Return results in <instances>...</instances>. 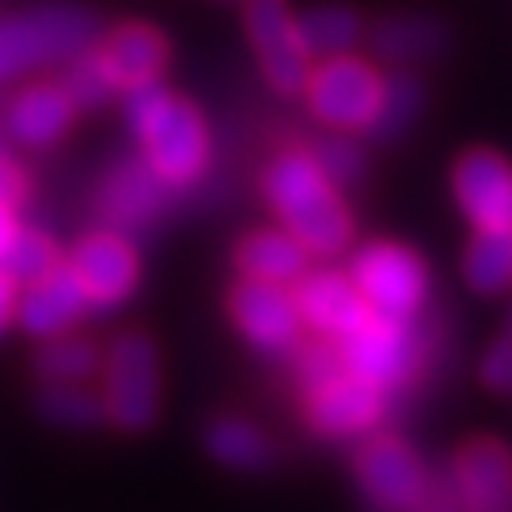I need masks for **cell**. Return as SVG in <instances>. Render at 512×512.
I'll list each match as a JSON object with an SVG mask.
<instances>
[{"instance_id":"cell-1","label":"cell","mask_w":512,"mask_h":512,"mask_svg":"<svg viewBox=\"0 0 512 512\" xmlns=\"http://www.w3.org/2000/svg\"><path fill=\"white\" fill-rule=\"evenodd\" d=\"M122 99H126V122L137 137L148 171L171 190L198 183L213 152L202 110L179 92L164 88V80L141 84Z\"/></svg>"},{"instance_id":"cell-2","label":"cell","mask_w":512,"mask_h":512,"mask_svg":"<svg viewBox=\"0 0 512 512\" xmlns=\"http://www.w3.org/2000/svg\"><path fill=\"white\" fill-rule=\"evenodd\" d=\"M262 198L281 220V228L300 239L308 255L330 258L349 247L353 217L338 186L319 171L308 148H293L270 160V167L262 171Z\"/></svg>"},{"instance_id":"cell-3","label":"cell","mask_w":512,"mask_h":512,"mask_svg":"<svg viewBox=\"0 0 512 512\" xmlns=\"http://www.w3.org/2000/svg\"><path fill=\"white\" fill-rule=\"evenodd\" d=\"M167 57L171 46L164 31H156L152 23H122L73 57L65 88L73 92L76 107H99L110 95H126L141 84L160 80Z\"/></svg>"},{"instance_id":"cell-4","label":"cell","mask_w":512,"mask_h":512,"mask_svg":"<svg viewBox=\"0 0 512 512\" xmlns=\"http://www.w3.org/2000/svg\"><path fill=\"white\" fill-rule=\"evenodd\" d=\"M99 38V23L88 8L46 4L0 16V84L42 65L73 61Z\"/></svg>"},{"instance_id":"cell-5","label":"cell","mask_w":512,"mask_h":512,"mask_svg":"<svg viewBox=\"0 0 512 512\" xmlns=\"http://www.w3.org/2000/svg\"><path fill=\"white\" fill-rule=\"evenodd\" d=\"M334 349L349 376L380 387L387 395L410 384L425 365V338L414 327V319H391L376 311H368L357 327L334 338Z\"/></svg>"},{"instance_id":"cell-6","label":"cell","mask_w":512,"mask_h":512,"mask_svg":"<svg viewBox=\"0 0 512 512\" xmlns=\"http://www.w3.org/2000/svg\"><path fill=\"white\" fill-rule=\"evenodd\" d=\"M103 410L122 433H145L160 414V353L141 330L118 334L103 353Z\"/></svg>"},{"instance_id":"cell-7","label":"cell","mask_w":512,"mask_h":512,"mask_svg":"<svg viewBox=\"0 0 512 512\" xmlns=\"http://www.w3.org/2000/svg\"><path fill=\"white\" fill-rule=\"evenodd\" d=\"M300 92L323 126L338 129V133H361L376 122L384 76L376 73V65H368L365 57L334 54L319 57V65H311Z\"/></svg>"},{"instance_id":"cell-8","label":"cell","mask_w":512,"mask_h":512,"mask_svg":"<svg viewBox=\"0 0 512 512\" xmlns=\"http://www.w3.org/2000/svg\"><path fill=\"white\" fill-rule=\"evenodd\" d=\"M349 281L368 311L391 319H414L429 300V270L403 243H365L349 262Z\"/></svg>"},{"instance_id":"cell-9","label":"cell","mask_w":512,"mask_h":512,"mask_svg":"<svg viewBox=\"0 0 512 512\" xmlns=\"http://www.w3.org/2000/svg\"><path fill=\"white\" fill-rule=\"evenodd\" d=\"M353 478L372 505L391 512L425 509L433 497V478L421 456L395 433H365L353 452Z\"/></svg>"},{"instance_id":"cell-10","label":"cell","mask_w":512,"mask_h":512,"mask_svg":"<svg viewBox=\"0 0 512 512\" xmlns=\"http://www.w3.org/2000/svg\"><path fill=\"white\" fill-rule=\"evenodd\" d=\"M243 27L251 38L266 84L281 95H296L308 80L315 57L308 54L289 0H247Z\"/></svg>"},{"instance_id":"cell-11","label":"cell","mask_w":512,"mask_h":512,"mask_svg":"<svg viewBox=\"0 0 512 512\" xmlns=\"http://www.w3.org/2000/svg\"><path fill=\"white\" fill-rule=\"evenodd\" d=\"M300 395H304V421H308V429H315L319 437L330 440L372 433L387 418V399H391L380 387L349 376L342 365L327 372L323 380L300 387Z\"/></svg>"},{"instance_id":"cell-12","label":"cell","mask_w":512,"mask_h":512,"mask_svg":"<svg viewBox=\"0 0 512 512\" xmlns=\"http://www.w3.org/2000/svg\"><path fill=\"white\" fill-rule=\"evenodd\" d=\"M228 319L258 353L281 357L300 346V311L289 285H270L255 277H239L228 293Z\"/></svg>"},{"instance_id":"cell-13","label":"cell","mask_w":512,"mask_h":512,"mask_svg":"<svg viewBox=\"0 0 512 512\" xmlns=\"http://www.w3.org/2000/svg\"><path fill=\"white\" fill-rule=\"evenodd\" d=\"M65 262L76 270L92 308H118V304H126L133 289H137V281H141L137 247L118 228H99V232L80 236Z\"/></svg>"},{"instance_id":"cell-14","label":"cell","mask_w":512,"mask_h":512,"mask_svg":"<svg viewBox=\"0 0 512 512\" xmlns=\"http://www.w3.org/2000/svg\"><path fill=\"white\" fill-rule=\"evenodd\" d=\"M452 194L475 228L512 232V164L494 148H471L456 160Z\"/></svg>"},{"instance_id":"cell-15","label":"cell","mask_w":512,"mask_h":512,"mask_svg":"<svg viewBox=\"0 0 512 512\" xmlns=\"http://www.w3.org/2000/svg\"><path fill=\"white\" fill-rule=\"evenodd\" d=\"M459 512H512V452L497 440L463 444L448 467Z\"/></svg>"},{"instance_id":"cell-16","label":"cell","mask_w":512,"mask_h":512,"mask_svg":"<svg viewBox=\"0 0 512 512\" xmlns=\"http://www.w3.org/2000/svg\"><path fill=\"white\" fill-rule=\"evenodd\" d=\"M88 308L92 304L84 296V285H80V277L65 258H57L54 266L46 274H38L35 281L19 285L16 293V323L31 338H54V334L73 330Z\"/></svg>"},{"instance_id":"cell-17","label":"cell","mask_w":512,"mask_h":512,"mask_svg":"<svg viewBox=\"0 0 512 512\" xmlns=\"http://www.w3.org/2000/svg\"><path fill=\"white\" fill-rule=\"evenodd\" d=\"M293 300L300 323L315 330L319 338H342L349 327H357L368 315L361 293L353 289L349 274L342 270H308L293 285Z\"/></svg>"},{"instance_id":"cell-18","label":"cell","mask_w":512,"mask_h":512,"mask_svg":"<svg viewBox=\"0 0 512 512\" xmlns=\"http://www.w3.org/2000/svg\"><path fill=\"white\" fill-rule=\"evenodd\" d=\"M76 99L65 88V80H38L16 92L8 107V133L23 148H46L65 137V129L76 118Z\"/></svg>"},{"instance_id":"cell-19","label":"cell","mask_w":512,"mask_h":512,"mask_svg":"<svg viewBox=\"0 0 512 512\" xmlns=\"http://www.w3.org/2000/svg\"><path fill=\"white\" fill-rule=\"evenodd\" d=\"M167 190H171V186L160 183V179L148 171L145 160L122 164L107 175L99 209H103V217L110 220V228H118V232H122V228H141V224H152V220L164 213Z\"/></svg>"},{"instance_id":"cell-20","label":"cell","mask_w":512,"mask_h":512,"mask_svg":"<svg viewBox=\"0 0 512 512\" xmlns=\"http://www.w3.org/2000/svg\"><path fill=\"white\" fill-rule=\"evenodd\" d=\"M308 258L311 255L300 247V239L289 236L285 228H255L236 243L239 277L289 285V289L308 274Z\"/></svg>"},{"instance_id":"cell-21","label":"cell","mask_w":512,"mask_h":512,"mask_svg":"<svg viewBox=\"0 0 512 512\" xmlns=\"http://www.w3.org/2000/svg\"><path fill=\"white\" fill-rule=\"evenodd\" d=\"M205 452L217 459L220 467L232 471H262L274 463V440L255 421L239 414H220L205 429Z\"/></svg>"},{"instance_id":"cell-22","label":"cell","mask_w":512,"mask_h":512,"mask_svg":"<svg viewBox=\"0 0 512 512\" xmlns=\"http://www.w3.org/2000/svg\"><path fill=\"white\" fill-rule=\"evenodd\" d=\"M103 368V349L92 338H80L73 330L42 338L35 353V372L42 384H88Z\"/></svg>"},{"instance_id":"cell-23","label":"cell","mask_w":512,"mask_h":512,"mask_svg":"<svg viewBox=\"0 0 512 512\" xmlns=\"http://www.w3.org/2000/svg\"><path fill=\"white\" fill-rule=\"evenodd\" d=\"M372 46L391 65H410L437 54L444 46V27L429 16H387L372 27Z\"/></svg>"},{"instance_id":"cell-24","label":"cell","mask_w":512,"mask_h":512,"mask_svg":"<svg viewBox=\"0 0 512 512\" xmlns=\"http://www.w3.org/2000/svg\"><path fill=\"white\" fill-rule=\"evenodd\" d=\"M296 27H300V38H304L311 57L349 54L365 35L361 16L346 4H319L304 16H296Z\"/></svg>"},{"instance_id":"cell-25","label":"cell","mask_w":512,"mask_h":512,"mask_svg":"<svg viewBox=\"0 0 512 512\" xmlns=\"http://www.w3.org/2000/svg\"><path fill=\"white\" fill-rule=\"evenodd\" d=\"M463 274L475 293H501L512 281V232L475 228V239L467 243V255H463Z\"/></svg>"},{"instance_id":"cell-26","label":"cell","mask_w":512,"mask_h":512,"mask_svg":"<svg viewBox=\"0 0 512 512\" xmlns=\"http://www.w3.org/2000/svg\"><path fill=\"white\" fill-rule=\"evenodd\" d=\"M35 406L42 418L61 429H95L107 421L103 395L88 391L84 384H42Z\"/></svg>"},{"instance_id":"cell-27","label":"cell","mask_w":512,"mask_h":512,"mask_svg":"<svg viewBox=\"0 0 512 512\" xmlns=\"http://www.w3.org/2000/svg\"><path fill=\"white\" fill-rule=\"evenodd\" d=\"M421 110V84L410 73H391L384 76V95H380V110L368 133L376 137H395L403 133Z\"/></svg>"},{"instance_id":"cell-28","label":"cell","mask_w":512,"mask_h":512,"mask_svg":"<svg viewBox=\"0 0 512 512\" xmlns=\"http://www.w3.org/2000/svg\"><path fill=\"white\" fill-rule=\"evenodd\" d=\"M54 262H57L54 239L35 232V228H23V224H19L12 243H8L4 255H0V270L12 277L16 285H27V281H35L38 274H46Z\"/></svg>"},{"instance_id":"cell-29","label":"cell","mask_w":512,"mask_h":512,"mask_svg":"<svg viewBox=\"0 0 512 512\" xmlns=\"http://www.w3.org/2000/svg\"><path fill=\"white\" fill-rule=\"evenodd\" d=\"M311 160L327 175L338 190H349L365 179V152L353 145L349 137H323L315 148H308Z\"/></svg>"},{"instance_id":"cell-30","label":"cell","mask_w":512,"mask_h":512,"mask_svg":"<svg viewBox=\"0 0 512 512\" xmlns=\"http://www.w3.org/2000/svg\"><path fill=\"white\" fill-rule=\"evenodd\" d=\"M482 384L494 387V391H512V338L509 334L486 349V357H482Z\"/></svg>"},{"instance_id":"cell-31","label":"cell","mask_w":512,"mask_h":512,"mask_svg":"<svg viewBox=\"0 0 512 512\" xmlns=\"http://www.w3.org/2000/svg\"><path fill=\"white\" fill-rule=\"evenodd\" d=\"M23 194H27V179H23V175H19L16 167L8 164L4 156H0V202L19 205L23 202Z\"/></svg>"},{"instance_id":"cell-32","label":"cell","mask_w":512,"mask_h":512,"mask_svg":"<svg viewBox=\"0 0 512 512\" xmlns=\"http://www.w3.org/2000/svg\"><path fill=\"white\" fill-rule=\"evenodd\" d=\"M16 293H19V285L0 270V330L16 319Z\"/></svg>"},{"instance_id":"cell-33","label":"cell","mask_w":512,"mask_h":512,"mask_svg":"<svg viewBox=\"0 0 512 512\" xmlns=\"http://www.w3.org/2000/svg\"><path fill=\"white\" fill-rule=\"evenodd\" d=\"M19 220H16V205L0 202V255H4V247L12 243V236H16Z\"/></svg>"},{"instance_id":"cell-34","label":"cell","mask_w":512,"mask_h":512,"mask_svg":"<svg viewBox=\"0 0 512 512\" xmlns=\"http://www.w3.org/2000/svg\"><path fill=\"white\" fill-rule=\"evenodd\" d=\"M509 338H512V311H509Z\"/></svg>"}]
</instances>
